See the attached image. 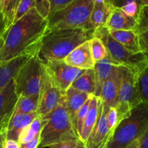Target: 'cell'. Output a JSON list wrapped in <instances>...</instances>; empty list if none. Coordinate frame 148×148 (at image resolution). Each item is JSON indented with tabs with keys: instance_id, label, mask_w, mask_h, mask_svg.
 <instances>
[{
	"instance_id": "cell-1",
	"label": "cell",
	"mask_w": 148,
	"mask_h": 148,
	"mask_svg": "<svg viewBox=\"0 0 148 148\" xmlns=\"http://www.w3.org/2000/svg\"><path fill=\"white\" fill-rule=\"evenodd\" d=\"M48 23V20L43 18L36 9L29 10L3 36L4 44L0 51V64L23 55L38 53L47 31Z\"/></svg>"
},
{
	"instance_id": "cell-2",
	"label": "cell",
	"mask_w": 148,
	"mask_h": 148,
	"mask_svg": "<svg viewBox=\"0 0 148 148\" xmlns=\"http://www.w3.org/2000/svg\"><path fill=\"white\" fill-rule=\"evenodd\" d=\"M94 30L66 29L46 33L42 39L38 57L42 62L64 60L72 51L92 38Z\"/></svg>"
},
{
	"instance_id": "cell-3",
	"label": "cell",
	"mask_w": 148,
	"mask_h": 148,
	"mask_svg": "<svg viewBox=\"0 0 148 148\" xmlns=\"http://www.w3.org/2000/svg\"><path fill=\"white\" fill-rule=\"evenodd\" d=\"M93 4L94 0H74L64 8L49 16L46 33L66 29L94 30L90 23Z\"/></svg>"
},
{
	"instance_id": "cell-4",
	"label": "cell",
	"mask_w": 148,
	"mask_h": 148,
	"mask_svg": "<svg viewBox=\"0 0 148 148\" xmlns=\"http://www.w3.org/2000/svg\"><path fill=\"white\" fill-rule=\"evenodd\" d=\"M148 127V104L141 103L123 119L105 148H126L139 140Z\"/></svg>"
},
{
	"instance_id": "cell-5",
	"label": "cell",
	"mask_w": 148,
	"mask_h": 148,
	"mask_svg": "<svg viewBox=\"0 0 148 148\" xmlns=\"http://www.w3.org/2000/svg\"><path fill=\"white\" fill-rule=\"evenodd\" d=\"M43 118L47 120V122L40 132V144L38 148L47 147L59 142L79 139L72 127L64 101Z\"/></svg>"
},
{
	"instance_id": "cell-6",
	"label": "cell",
	"mask_w": 148,
	"mask_h": 148,
	"mask_svg": "<svg viewBox=\"0 0 148 148\" xmlns=\"http://www.w3.org/2000/svg\"><path fill=\"white\" fill-rule=\"evenodd\" d=\"M92 37L99 38L105 45L108 56L120 66H123L131 71L137 77L148 66V62L142 52L132 53L122 45L112 38L108 33V29L102 26L94 30Z\"/></svg>"
},
{
	"instance_id": "cell-7",
	"label": "cell",
	"mask_w": 148,
	"mask_h": 148,
	"mask_svg": "<svg viewBox=\"0 0 148 148\" xmlns=\"http://www.w3.org/2000/svg\"><path fill=\"white\" fill-rule=\"evenodd\" d=\"M43 62L38 57V52L29 58L19 69L13 79L15 92L19 97L38 95L42 83Z\"/></svg>"
},
{
	"instance_id": "cell-8",
	"label": "cell",
	"mask_w": 148,
	"mask_h": 148,
	"mask_svg": "<svg viewBox=\"0 0 148 148\" xmlns=\"http://www.w3.org/2000/svg\"><path fill=\"white\" fill-rule=\"evenodd\" d=\"M137 79L138 77L123 66L118 102L115 107L120 122L128 117L134 108L142 103Z\"/></svg>"
},
{
	"instance_id": "cell-9",
	"label": "cell",
	"mask_w": 148,
	"mask_h": 148,
	"mask_svg": "<svg viewBox=\"0 0 148 148\" xmlns=\"http://www.w3.org/2000/svg\"><path fill=\"white\" fill-rule=\"evenodd\" d=\"M64 95L65 92H62L49 76L43 64L41 88L36 111L38 116L43 118L52 112L64 101Z\"/></svg>"
},
{
	"instance_id": "cell-10",
	"label": "cell",
	"mask_w": 148,
	"mask_h": 148,
	"mask_svg": "<svg viewBox=\"0 0 148 148\" xmlns=\"http://www.w3.org/2000/svg\"><path fill=\"white\" fill-rule=\"evenodd\" d=\"M43 64L51 79L64 92H66L77 78L85 72V70L66 64L63 60H49Z\"/></svg>"
},
{
	"instance_id": "cell-11",
	"label": "cell",
	"mask_w": 148,
	"mask_h": 148,
	"mask_svg": "<svg viewBox=\"0 0 148 148\" xmlns=\"http://www.w3.org/2000/svg\"><path fill=\"white\" fill-rule=\"evenodd\" d=\"M109 107L104 105L102 100L98 101V114L96 123L85 144V148H105L111 135L107 126L106 115Z\"/></svg>"
},
{
	"instance_id": "cell-12",
	"label": "cell",
	"mask_w": 148,
	"mask_h": 148,
	"mask_svg": "<svg viewBox=\"0 0 148 148\" xmlns=\"http://www.w3.org/2000/svg\"><path fill=\"white\" fill-rule=\"evenodd\" d=\"M18 98L14 81L12 79L0 92V132L7 133Z\"/></svg>"
},
{
	"instance_id": "cell-13",
	"label": "cell",
	"mask_w": 148,
	"mask_h": 148,
	"mask_svg": "<svg viewBox=\"0 0 148 148\" xmlns=\"http://www.w3.org/2000/svg\"><path fill=\"white\" fill-rule=\"evenodd\" d=\"M122 69L123 66H114L111 76L103 85L100 98L102 100L103 103L109 108L116 107L118 102Z\"/></svg>"
},
{
	"instance_id": "cell-14",
	"label": "cell",
	"mask_w": 148,
	"mask_h": 148,
	"mask_svg": "<svg viewBox=\"0 0 148 148\" xmlns=\"http://www.w3.org/2000/svg\"><path fill=\"white\" fill-rule=\"evenodd\" d=\"M63 61L69 66L82 70L93 69L95 62L92 56L90 40L75 48Z\"/></svg>"
},
{
	"instance_id": "cell-15",
	"label": "cell",
	"mask_w": 148,
	"mask_h": 148,
	"mask_svg": "<svg viewBox=\"0 0 148 148\" xmlns=\"http://www.w3.org/2000/svg\"><path fill=\"white\" fill-rule=\"evenodd\" d=\"M92 95H88L85 92H81L75 88L69 87L64 95V101L66 105V110L68 111L69 117H70L71 122L75 133L77 135V115L84 103L86 102L87 100ZM78 136V135H77Z\"/></svg>"
},
{
	"instance_id": "cell-16",
	"label": "cell",
	"mask_w": 148,
	"mask_h": 148,
	"mask_svg": "<svg viewBox=\"0 0 148 148\" xmlns=\"http://www.w3.org/2000/svg\"><path fill=\"white\" fill-rule=\"evenodd\" d=\"M137 25V19L126 14L121 8H114L104 26L113 30L135 31Z\"/></svg>"
},
{
	"instance_id": "cell-17",
	"label": "cell",
	"mask_w": 148,
	"mask_h": 148,
	"mask_svg": "<svg viewBox=\"0 0 148 148\" xmlns=\"http://www.w3.org/2000/svg\"><path fill=\"white\" fill-rule=\"evenodd\" d=\"M116 66H120V65L112 60L109 56L101 60L95 62L93 68L95 79V86H96L95 96L100 98L103 85L106 79L111 76L113 69Z\"/></svg>"
},
{
	"instance_id": "cell-18",
	"label": "cell",
	"mask_w": 148,
	"mask_h": 148,
	"mask_svg": "<svg viewBox=\"0 0 148 148\" xmlns=\"http://www.w3.org/2000/svg\"><path fill=\"white\" fill-rule=\"evenodd\" d=\"M114 7L110 0H94L90 23L92 30L104 26Z\"/></svg>"
},
{
	"instance_id": "cell-19",
	"label": "cell",
	"mask_w": 148,
	"mask_h": 148,
	"mask_svg": "<svg viewBox=\"0 0 148 148\" xmlns=\"http://www.w3.org/2000/svg\"><path fill=\"white\" fill-rule=\"evenodd\" d=\"M108 33L114 40L122 45L125 49L132 53H137L142 52L139 34L134 30H118L108 29Z\"/></svg>"
},
{
	"instance_id": "cell-20",
	"label": "cell",
	"mask_w": 148,
	"mask_h": 148,
	"mask_svg": "<svg viewBox=\"0 0 148 148\" xmlns=\"http://www.w3.org/2000/svg\"><path fill=\"white\" fill-rule=\"evenodd\" d=\"M37 117H39L37 112L13 115L7 127V140H14L18 142L22 130L30 124V123Z\"/></svg>"
},
{
	"instance_id": "cell-21",
	"label": "cell",
	"mask_w": 148,
	"mask_h": 148,
	"mask_svg": "<svg viewBox=\"0 0 148 148\" xmlns=\"http://www.w3.org/2000/svg\"><path fill=\"white\" fill-rule=\"evenodd\" d=\"M33 55H23L5 63L0 64V92L14 78L19 69Z\"/></svg>"
},
{
	"instance_id": "cell-22",
	"label": "cell",
	"mask_w": 148,
	"mask_h": 148,
	"mask_svg": "<svg viewBox=\"0 0 148 148\" xmlns=\"http://www.w3.org/2000/svg\"><path fill=\"white\" fill-rule=\"evenodd\" d=\"M98 101H99V97H96L95 95L92 97L88 113H87V115L84 120L83 124H82V130H81L80 134L79 135V139L83 143L84 145L86 143L87 140H88V137L96 123L98 114Z\"/></svg>"
},
{
	"instance_id": "cell-23",
	"label": "cell",
	"mask_w": 148,
	"mask_h": 148,
	"mask_svg": "<svg viewBox=\"0 0 148 148\" xmlns=\"http://www.w3.org/2000/svg\"><path fill=\"white\" fill-rule=\"evenodd\" d=\"M70 87L88 95H95L96 86L93 69L85 70L82 75L72 82Z\"/></svg>"
},
{
	"instance_id": "cell-24",
	"label": "cell",
	"mask_w": 148,
	"mask_h": 148,
	"mask_svg": "<svg viewBox=\"0 0 148 148\" xmlns=\"http://www.w3.org/2000/svg\"><path fill=\"white\" fill-rule=\"evenodd\" d=\"M47 122V120L40 117L35 119L30 124L22 130L19 137L18 143H27L32 141L35 138L39 136L41 132V130L45 124Z\"/></svg>"
},
{
	"instance_id": "cell-25",
	"label": "cell",
	"mask_w": 148,
	"mask_h": 148,
	"mask_svg": "<svg viewBox=\"0 0 148 148\" xmlns=\"http://www.w3.org/2000/svg\"><path fill=\"white\" fill-rule=\"evenodd\" d=\"M20 0H0L1 11L5 25V33L14 23Z\"/></svg>"
},
{
	"instance_id": "cell-26",
	"label": "cell",
	"mask_w": 148,
	"mask_h": 148,
	"mask_svg": "<svg viewBox=\"0 0 148 148\" xmlns=\"http://www.w3.org/2000/svg\"><path fill=\"white\" fill-rule=\"evenodd\" d=\"M38 95L35 96H20L16 103L13 115L27 114L36 112L38 104ZM12 115V116H13Z\"/></svg>"
},
{
	"instance_id": "cell-27",
	"label": "cell",
	"mask_w": 148,
	"mask_h": 148,
	"mask_svg": "<svg viewBox=\"0 0 148 148\" xmlns=\"http://www.w3.org/2000/svg\"><path fill=\"white\" fill-rule=\"evenodd\" d=\"M92 56L95 62L101 60L108 56V51L104 43L96 37H92L90 40Z\"/></svg>"
},
{
	"instance_id": "cell-28",
	"label": "cell",
	"mask_w": 148,
	"mask_h": 148,
	"mask_svg": "<svg viewBox=\"0 0 148 148\" xmlns=\"http://www.w3.org/2000/svg\"><path fill=\"white\" fill-rule=\"evenodd\" d=\"M137 84L142 103L148 104V66L139 75Z\"/></svg>"
},
{
	"instance_id": "cell-29",
	"label": "cell",
	"mask_w": 148,
	"mask_h": 148,
	"mask_svg": "<svg viewBox=\"0 0 148 148\" xmlns=\"http://www.w3.org/2000/svg\"><path fill=\"white\" fill-rule=\"evenodd\" d=\"M135 32L138 34L148 30V5L141 6L137 18Z\"/></svg>"
},
{
	"instance_id": "cell-30",
	"label": "cell",
	"mask_w": 148,
	"mask_h": 148,
	"mask_svg": "<svg viewBox=\"0 0 148 148\" xmlns=\"http://www.w3.org/2000/svg\"><path fill=\"white\" fill-rule=\"evenodd\" d=\"M106 121L108 131H109V133L111 134V137H112L114 133V131H115L116 127H118V125L120 123L118 117V114H117V111L115 107L109 108V111H108L106 115Z\"/></svg>"
},
{
	"instance_id": "cell-31",
	"label": "cell",
	"mask_w": 148,
	"mask_h": 148,
	"mask_svg": "<svg viewBox=\"0 0 148 148\" xmlns=\"http://www.w3.org/2000/svg\"><path fill=\"white\" fill-rule=\"evenodd\" d=\"M35 7V0H20L14 20V24L23 17L29 10Z\"/></svg>"
},
{
	"instance_id": "cell-32",
	"label": "cell",
	"mask_w": 148,
	"mask_h": 148,
	"mask_svg": "<svg viewBox=\"0 0 148 148\" xmlns=\"http://www.w3.org/2000/svg\"><path fill=\"white\" fill-rule=\"evenodd\" d=\"M34 8L43 18L48 20L51 14V4L49 0H35Z\"/></svg>"
},
{
	"instance_id": "cell-33",
	"label": "cell",
	"mask_w": 148,
	"mask_h": 148,
	"mask_svg": "<svg viewBox=\"0 0 148 148\" xmlns=\"http://www.w3.org/2000/svg\"><path fill=\"white\" fill-rule=\"evenodd\" d=\"M92 96H93V95H91V96L87 100L86 102L82 105V106L81 107L80 109L79 110V111H78L77 113V132L78 137H79V134H80L82 124H83L84 120H85V116H86L87 115V113H88L90 103V101L91 99H92Z\"/></svg>"
},
{
	"instance_id": "cell-34",
	"label": "cell",
	"mask_w": 148,
	"mask_h": 148,
	"mask_svg": "<svg viewBox=\"0 0 148 148\" xmlns=\"http://www.w3.org/2000/svg\"><path fill=\"white\" fill-rule=\"evenodd\" d=\"M47 147L49 148H84L85 145L83 143L79 140V139L76 140H69L66 141L59 142L50 145Z\"/></svg>"
},
{
	"instance_id": "cell-35",
	"label": "cell",
	"mask_w": 148,
	"mask_h": 148,
	"mask_svg": "<svg viewBox=\"0 0 148 148\" xmlns=\"http://www.w3.org/2000/svg\"><path fill=\"white\" fill-rule=\"evenodd\" d=\"M140 7L141 6L137 4V2H130L129 4L124 5L121 9L127 14L137 19L139 11H140Z\"/></svg>"
},
{
	"instance_id": "cell-36",
	"label": "cell",
	"mask_w": 148,
	"mask_h": 148,
	"mask_svg": "<svg viewBox=\"0 0 148 148\" xmlns=\"http://www.w3.org/2000/svg\"><path fill=\"white\" fill-rule=\"evenodd\" d=\"M51 4V14L59 11L70 4L74 0H49Z\"/></svg>"
},
{
	"instance_id": "cell-37",
	"label": "cell",
	"mask_w": 148,
	"mask_h": 148,
	"mask_svg": "<svg viewBox=\"0 0 148 148\" xmlns=\"http://www.w3.org/2000/svg\"><path fill=\"white\" fill-rule=\"evenodd\" d=\"M139 39L142 53L145 55L148 62V30L140 33Z\"/></svg>"
},
{
	"instance_id": "cell-38",
	"label": "cell",
	"mask_w": 148,
	"mask_h": 148,
	"mask_svg": "<svg viewBox=\"0 0 148 148\" xmlns=\"http://www.w3.org/2000/svg\"><path fill=\"white\" fill-rule=\"evenodd\" d=\"M110 1L114 8H121L124 5L130 2H137V4L141 6L140 0H110Z\"/></svg>"
},
{
	"instance_id": "cell-39",
	"label": "cell",
	"mask_w": 148,
	"mask_h": 148,
	"mask_svg": "<svg viewBox=\"0 0 148 148\" xmlns=\"http://www.w3.org/2000/svg\"><path fill=\"white\" fill-rule=\"evenodd\" d=\"M20 144V143H19ZM39 144H40V135L38 136L36 138L32 141L29 142L27 143H20V148H38Z\"/></svg>"
},
{
	"instance_id": "cell-40",
	"label": "cell",
	"mask_w": 148,
	"mask_h": 148,
	"mask_svg": "<svg viewBox=\"0 0 148 148\" xmlns=\"http://www.w3.org/2000/svg\"><path fill=\"white\" fill-rule=\"evenodd\" d=\"M138 140L140 148H148V127Z\"/></svg>"
},
{
	"instance_id": "cell-41",
	"label": "cell",
	"mask_w": 148,
	"mask_h": 148,
	"mask_svg": "<svg viewBox=\"0 0 148 148\" xmlns=\"http://www.w3.org/2000/svg\"><path fill=\"white\" fill-rule=\"evenodd\" d=\"M4 148H20L18 142L14 140H7L4 145Z\"/></svg>"
},
{
	"instance_id": "cell-42",
	"label": "cell",
	"mask_w": 148,
	"mask_h": 148,
	"mask_svg": "<svg viewBox=\"0 0 148 148\" xmlns=\"http://www.w3.org/2000/svg\"><path fill=\"white\" fill-rule=\"evenodd\" d=\"M0 33L4 36L5 33V25H4V19L1 11V6H0Z\"/></svg>"
},
{
	"instance_id": "cell-43",
	"label": "cell",
	"mask_w": 148,
	"mask_h": 148,
	"mask_svg": "<svg viewBox=\"0 0 148 148\" xmlns=\"http://www.w3.org/2000/svg\"><path fill=\"white\" fill-rule=\"evenodd\" d=\"M6 141H7V133L0 132V148H4Z\"/></svg>"
},
{
	"instance_id": "cell-44",
	"label": "cell",
	"mask_w": 148,
	"mask_h": 148,
	"mask_svg": "<svg viewBox=\"0 0 148 148\" xmlns=\"http://www.w3.org/2000/svg\"><path fill=\"white\" fill-rule=\"evenodd\" d=\"M126 148H140V147H139V140H135V141H134L132 143H131L130 145L127 146Z\"/></svg>"
},
{
	"instance_id": "cell-45",
	"label": "cell",
	"mask_w": 148,
	"mask_h": 148,
	"mask_svg": "<svg viewBox=\"0 0 148 148\" xmlns=\"http://www.w3.org/2000/svg\"><path fill=\"white\" fill-rule=\"evenodd\" d=\"M4 44V36L3 35H1L0 33V51H1V49L3 48V46Z\"/></svg>"
},
{
	"instance_id": "cell-46",
	"label": "cell",
	"mask_w": 148,
	"mask_h": 148,
	"mask_svg": "<svg viewBox=\"0 0 148 148\" xmlns=\"http://www.w3.org/2000/svg\"><path fill=\"white\" fill-rule=\"evenodd\" d=\"M141 1V6L148 5V0H140Z\"/></svg>"
},
{
	"instance_id": "cell-47",
	"label": "cell",
	"mask_w": 148,
	"mask_h": 148,
	"mask_svg": "<svg viewBox=\"0 0 148 148\" xmlns=\"http://www.w3.org/2000/svg\"><path fill=\"white\" fill-rule=\"evenodd\" d=\"M84 148H85V147H84Z\"/></svg>"
}]
</instances>
